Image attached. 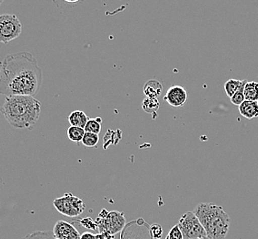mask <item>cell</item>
<instances>
[{
    "mask_svg": "<svg viewBox=\"0 0 258 239\" xmlns=\"http://www.w3.org/2000/svg\"><path fill=\"white\" fill-rule=\"evenodd\" d=\"M42 69L27 52L7 55L0 61V95L36 96L42 85Z\"/></svg>",
    "mask_w": 258,
    "mask_h": 239,
    "instance_id": "1",
    "label": "cell"
},
{
    "mask_svg": "<svg viewBox=\"0 0 258 239\" xmlns=\"http://www.w3.org/2000/svg\"><path fill=\"white\" fill-rule=\"evenodd\" d=\"M41 102L32 96L6 97L0 112L7 122L18 129L31 130L41 117Z\"/></svg>",
    "mask_w": 258,
    "mask_h": 239,
    "instance_id": "2",
    "label": "cell"
},
{
    "mask_svg": "<svg viewBox=\"0 0 258 239\" xmlns=\"http://www.w3.org/2000/svg\"><path fill=\"white\" fill-rule=\"evenodd\" d=\"M193 213L196 214L207 237L211 239H225L227 236L231 218L222 206L211 203L198 204Z\"/></svg>",
    "mask_w": 258,
    "mask_h": 239,
    "instance_id": "3",
    "label": "cell"
},
{
    "mask_svg": "<svg viewBox=\"0 0 258 239\" xmlns=\"http://www.w3.org/2000/svg\"><path fill=\"white\" fill-rule=\"evenodd\" d=\"M96 224L99 234H109L114 236L123 230L126 219L123 213L118 211L108 212L106 209H102L96 220Z\"/></svg>",
    "mask_w": 258,
    "mask_h": 239,
    "instance_id": "4",
    "label": "cell"
},
{
    "mask_svg": "<svg viewBox=\"0 0 258 239\" xmlns=\"http://www.w3.org/2000/svg\"><path fill=\"white\" fill-rule=\"evenodd\" d=\"M53 206L59 213L69 218L81 215L86 209L82 200L72 193H66L62 197L55 199L53 201Z\"/></svg>",
    "mask_w": 258,
    "mask_h": 239,
    "instance_id": "5",
    "label": "cell"
},
{
    "mask_svg": "<svg viewBox=\"0 0 258 239\" xmlns=\"http://www.w3.org/2000/svg\"><path fill=\"white\" fill-rule=\"evenodd\" d=\"M22 25L15 14L0 15V43L8 44L20 37Z\"/></svg>",
    "mask_w": 258,
    "mask_h": 239,
    "instance_id": "6",
    "label": "cell"
},
{
    "mask_svg": "<svg viewBox=\"0 0 258 239\" xmlns=\"http://www.w3.org/2000/svg\"><path fill=\"white\" fill-rule=\"evenodd\" d=\"M178 226L184 239H199L207 237L206 232L193 212H187L182 215Z\"/></svg>",
    "mask_w": 258,
    "mask_h": 239,
    "instance_id": "7",
    "label": "cell"
},
{
    "mask_svg": "<svg viewBox=\"0 0 258 239\" xmlns=\"http://www.w3.org/2000/svg\"><path fill=\"white\" fill-rule=\"evenodd\" d=\"M165 100L174 108L183 107L187 100L186 89L181 86H173L166 91Z\"/></svg>",
    "mask_w": 258,
    "mask_h": 239,
    "instance_id": "8",
    "label": "cell"
},
{
    "mask_svg": "<svg viewBox=\"0 0 258 239\" xmlns=\"http://www.w3.org/2000/svg\"><path fill=\"white\" fill-rule=\"evenodd\" d=\"M52 234L57 239H80L81 237V234H79L78 229L72 224L62 220L58 221L54 224Z\"/></svg>",
    "mask_w": 258,
    "mask_h": 239,
    "instance_id": "9",
    "label": "cell"
},
{
    "mask_svg": "<svg viewBox=\"0 0 258 239\" xmlns=\"http://www.w3.org/2000/svg\"><path fill=\"white\" fill-rule=\"evenodd\" d=\"M241 115L246 119H255L258 117V101L245 100L239 106Z\"/></svg>",
    "mask_w": 258,
    "mask_h": 239,
    "instance_id": "10",
    "label": "cell"
},
{
    "mask_svg": "<svg viewBox=\"0 0 258 239\" xmlns=\"http://www.w3.org/2000/svg\"><path fill=\"white\" fill-rule=\"evenodd\" d=\"M163 91L162 84L156 79H151L145 83L144 87V93L146 98L151 99H158Z\"/></svg>",
    "mask_w": 258,
    "mask_h": 239,
    "instance_id": "11",
    "label": "cell"
},
{
    "mask_svg": "<svg viewBox=\"0 0 258 239\" xmlns=\"http://www.w3.org/2000/svg\"><path fill=\"white\" fill-rule=\"evenodd\" d=\"M88 117L82 110H75L68 116V122L71 126L85 128L88 122Z\"/></svg>",
    "mask_w": 258,
    "mask_h": 239,
    "instance_id": "12",
    "label": "cell"
},
{
    "mask_svg": "<svg viewBox=\"0 0 258 239\" xmlns=\"http://www.w3.org/2000/svg\"><path fill=\"white\" fill-rule=\"evenodd\" d=\"M244 97L245 100L258 101V82L251 81L246 82L244 86Z\"/></svg>",
    "mask_w": 258,
    "mask_h": 239,
    "instance_id": "13",
    "label": "cell"
},
{
    "mask_svg": "<svg viewBox=\"0 0 258 239\" xmlns=\"http://www.w3.org/2000/svg\"><path fill=\"white\" fill-rule=\"evenodd\" d=\"M85 133H86V131L84 128L77 127V126H70L67 131V135H68L69 140L75 142V143H80V142H82Z\"/></svg>",
    "mask_w": 258,
    "mask_h": 239,
    "instance_id": "14",
    "label": "cell"
},
{
    "mask_svg": "<svg viewBox=\"0 0 258 239\" xmlns=\"http://www.w3.org/2000/svg\"><path fill=\"white\" fill-rule=\"evenodd\" d=\"M160 107V103L157 99H151V98H145L143 100L142 108L147 113H155Z\"/></svg>",
    "mask_w": 258,
    "mask_h": 239,
    "instance_id": "15",
    "label": "cell"
},
{
    "mask_svg": "<svg viewBox=\"0 0 258 239\" xmlns=\"http://www.w3.org/2000/svg\"><path fill=\"white\" fill-rule=\"evenodd\" d=\"M241 84H242V80H238L235 78H231L224 84V90L229 98H232L233 94L235 93L240 88Z\"/></svg>",
    "mask_w": 258,
    "mask_h": 239,
    "instance_id": "16",
    "label": "cell"
},
{
    "mask_svg": "<svg viewBox=\"0 0 258 239\" xmlns=\"http://www.w3.org/2000/svg\"><path fill=\"white\" fill-rule=\"evenodd\" d=\"M246 80H242V84L240 86V88L238 89L237 91L235 93L233 94L232 98H230L231 99V102L232 104L235 105V106H240V105L243 103V101H245V97H244V86L246 84Z\"/></svg>",
    "mask_w": 258,
    "mask_h": 239,
    "instance_id": "17",
    "label": "cell"
},
{
    "mask_svg": "<svg viewBox=\"0 0 258 239\" xmlns=\"http://www.w3.org/2000/svg\"><path fill=\"white\" fill-rule=\"evenodd\" d=\"M101 123H102L101 118L89 119L84 129L88 133H93V134L99 135V133L101 132Z\"/></svg>",
    "mask_w": 258,
    "mask_h": 239,
    "instance_id": "18",
    "label": "cell"
},
{
    "mask_svg": "<svg viewBox=\"0 0 258 239\" xmlns=\"http://www.w3.org/2000/svg\"><path fill=\"white\" fill-rule=\"evenodd\" d=\"M98 141H99L98 135L86 132L81 143H82L83 146H85L86 147H95V146H98Z\"/></svg>",
    "mask_w": 258,
    "mask_h": 239,
    "instance_id": "19",
    "label": "cell"
},
{
    "mask_svg": "<svg viewBox=\"0 0 258 239\" xmlns=\"http://www.w3.org/2000/svg\"><path fill=\"white\" fill-rule=\"evenodd\" d=\"M166 239H184L178 224H176L174 227L171 228L169 234L166 236Z\"/></svg>",
    "mask_w": 258,
    "mask_h": 239,
    "instance_id": "20",
    "label": "cell"
},
{
    "mask_svg": "<svg viewBox=\"0 0 258 239\" xmlns=\"http://www.w3.org/2000/svg\"><path fill=\"white\" fill-rule=\"evenodd\" d=\"M80 225H82L83 227L90 229V230H97L98 229V225L96 224V221H93L90 217H86V218L82 219L80 222Z\"/></svg>",
    "mask_w": 258,
    "mask_h": 239,
    "instance_id": "21",
    "label": "cell"
},
{
    "mask_svg": "<svg viewBox=\"0 0 258 239\" xmlns=\"http://www.w3.org/2000/svg\"><path fill=\"white\" fill-rule=\"evenodd\" d=\"M151 234L155 239H160L163 236V228L160 224H154L150 227Z\"/></svg>",
    "mask_w": 258,
    "mask_h": 239,
    "instance_id": "22",
    "label": "cell"
},
{
    "mask_svg": "<svg viewBox=\"0 0 258 239\" xmlns=\"http://www.w3.org/2000/svg\"><path fill=\"white\" fill-rule=\"evenodd\" d=\"M80 239H98L97 238V235L96 234H91V233H88L86 232L84 234H81V237Z\"/></svg>",
    "mask_w": 258,
    "mask_h": 239,
    "instance_id": "23",
    "label": "cell"
},
{
    "mask_svg": "<svg viewBox=\"0 0 258 239\" xmlns=\"http://www.w3.org/2000/svg\"><path fill=\"white\" fill-rule=\"evenodd\" d=\"M60 2H62L64 4H69V5H75L78 4V2L82 1V0H59Z\"/></svg>",
    "mask_w": 258,
    "mask_h": 239,
    "instance_id": "24",
    "label": "cell"
},
{
    "mask_svg": "<svg viewBox=\"0 0 258 239\" xmlns=\"http://www.w3.org/2000/svg\"><path fill=\"white\" fill-rule=\"evenodd\" d=\"M4 2V0H0V6H1V4Z\"/></svg>",
    "mask_w": 258,
    "mask_h": 239,
    "instance_id": "25",
    "label": "cell"
},
{
    "mask_svg": "<svg viewBox=\"0 0 258 239\" xmlns=\"http://www.w3.org/2000/svg\"><path fill=\"white\" fill-rule=\"evenodd\" d=\"M199 239H211V238H209V237H202V238H199Z\"/></svg>",
    "mask_w": 258,
    "mask_h": 239,
    "instance_id": "26",
    "label": "cell"
},
{
    "mask_svg": "<svg viewBox=\"0 0 258 239\" xmlns=\"http://www.w3.org/2000/svg\"><path fill=\"white\" fill-rule=\"evenodd\" d=\"M54 239H57V238H55V237H54Z\"/></svg>",
    "mask_w": 258,
    "mask_h": 239,
    "instance_id": "27",
    "label": "cell"
}]
</instances>
